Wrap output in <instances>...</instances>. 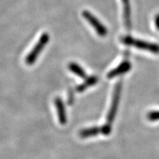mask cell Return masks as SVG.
I'll return each instance as SVG.
<instances>
[{
	"label": "cell",
	"mask_w": 159,
	"mask_h": 159,
	"mask_svg": "<svg viewBox=\"0 0 159 159\" xmlns=\"http://www.w3.org/2000/svg\"><path fill=\"white\" fill-rule=\"evenodd\" d=\"M49 40V35L48 33H44L41 35L36 45L35 46L34 48L32 49L30 52L29 53L28 55L26 57V63H27V64L30 66L35 62L41 52L43 50L45 46L48 43Z\"/></svg>",
	"instance_id": "obj_1"
},
{
	"label": "cell",
	"mask_w": 159,
	"mask_h": 159,
	"mask_svg": "<svg viewBox=\"0 0 159 159\" xmlns=\"http://www.w3.org/2000/svg\"><path fill=\"white\" fill-rule=\"evenodd\" d=\"M123 42L127 45L134 46L136 48L144 49V50H148L154 53L159 52V46L156 43H152L149 42H145L144 41L141 40L134 39L130 37H126L123 40Z\"/></svg>",
	"instance_id": "obj_2"
},
{
	"label": "cell",
	"mask_w": 159,
	"mask_h": 159,
	"mask_svg": "<svg viewBox=\"0 0 159 159\" xmlns=\"http://www.w3.org/2000/svg\"><path fill=\"white\" fill-rule=\"evenodd\" d=\"M121 89H122V82L119 81V82L116 84V87H115L112 103H111V108L110 110H109L108 116H107V121H108V124L109 125H111V123L113 122V121H114V119L115 118V116H116L117 108H118V105L119 102V98H120Z\"/></svg>",
	"instance_id": "obj_3"
},
{
	"label": "cell",
	"mask_w": 159,
	"mask_h": 159,
	"mask_svg": "<svg viewBox=\"0 0 159 159\" xmlns=\"http://www.w3.org/2000/svg\"><path fill=\"white\" fill-rule=\"evenodd\" d=\"M83 16L87 21L90 23V25L94 27L95 30L99 36H105L107 35V29L102 25V23L97 19L94 16H93L90 12L88 11H84L83 12Z\"/></svg>",
	"instance_id": "obj_4"
},
{
	"label": "cell",
	"mask_w": 159,
	"mask_h": 159,
	"mask_svg": "<svg viewBox=\"0 0 159 159\" xmlns=\"http://www.w3.org/2000/svg\"><path fill=\"white\" fill-rule=\"evenodd\" d=\"M55 106H56L57 116H58V120L60 123L62 125H66L67 122L66 112V108L63 104L62 99L60 97H57L55 100Z\"/></svg>",
	"instance_id": "obj_5"
},
{
	"label": "cell",
	"mask_w": 159,
	"mask_h": 159,
	"mask_svg": "<svg viewBox=\"0 0 159 159\" xmlns=\"http://www.w3.org/2000/svg\"><path fill=\"white\" fill-rule=\"evenodd\" d=\"M130 63L128 62V61H125L121 63L119 66L115 68L113 70H111L110 72L108 74V77L109 79L114 78V77H116L117 75L124 74V73L127 72L129 69H130Z\"/></svg>",
	"instance_id": "obj_6"
},
{
	"label": "cell",
	"mask_w": 159,
	"mask_h": 159,
	"mask_svg": "<svg viewBox=\"0 0 159 159\" xmlns=\"http://www.w3.org/2000/svg\"><path fill=\"white\" fill-rule=\"evenodd\" d=\"M101 133V128L99 127H92V128H89L82 130L80 132V138L86 139L89 137L95 136Z\"/></svg>",
	"instance_id": "obj_7"
},
{
	"label": "cell",
	"mask_w": 159,
	"mask_h": 159,
	"mask_svg": "<svg viewBox=\"0 0 159 159\" xmlns=\"http://www.w3.org/2000/svg\"><path fill=\"white\" fill-rule=\"evenodd\" d=\"M97 81H98V78H97V77H95V76L89 77V78H87L86 80H85V81L84 83H82V84L78 85V86L77 87L76 90L78 91V92H83V91H84L85 89H88L89 87L92 86V85L96 84V83H97Z\"/></svg>",
	"instance_id": "obj_8"
},
{
	"label": "cell",
	"mask_w": 159,
	"mask_h": 159,
	"mask_svg": "<svg viewBox=\"0 0 159 159\" xmlns=\"http://www.w3.org/2000/svg\"><path fill=\"white\" fill-rule=\"evenodd\" d=\"M69 69L71 72H73L74 74L77 75V76L80 77V78H85V77H86V74H85L83 69L81 68V67L76 63H69Z\"/></svg>",
	"instance_id": "obj_9"
},
{
	"label": "cell",
	"mask_w": 159,
	"mask_h": 159,
	"mask_svg": "<svg viewBox=\"0 0 159 159\" xmlns=\"http://www.w3.org/2000/svg\"><path fill=\"white\" fill-rule=\"evenodd\" d=\"M123 5H124L125 11V18L126 21L127 27H130V8L129 5V0H122Z\"/></svg>",
	"instance_id": "obj_10"
},
{
	"label": "cell",
	"mask_w": 159,
	"mask_h": 159,
	"mask_svg": "<svg viewBox=\"0 0 159 159\" xmlns=\"http://www.w3.org/2000/svg\"><path fill=\"white\" fill-rule=\"evenodd\" d=\"M111 132V125H109L107 123L106 125H103V126L101 128V134L105 135V136H108V134H110Z\"/></svg>",
	"instance_id": "obj_11"
},
{
	"label": "cell",
	"mask_w": 159,
	"mask_h": 159,
	"mask_svg": "<svg viewBox=\"0 0 159 159\" xmlns=\"http://www.w3.org/2000/svg\"><path fill=\"white\" fill-rule=\"evenodd\" d=\"M148 119L150 121L159 120V111H154L148 114Z\"/></svg>",
	"instance_id": "obj_12"
},
{
	"label": "cell",
	"mask_w": 159,
	"mask_h": 159,
	"mask_svg": "<svg viewBox=\"0 0 159 159\" xmlns=\"http://www.w3.org/2000/svg\"><path fill=\"white\" fill-rule=\"evenodd\" d=\"M156 25L157 27V28L159 30V15H158L156 16Z\"/></svg>",
	"instance_id": "obj_13"
}]
</instances>
